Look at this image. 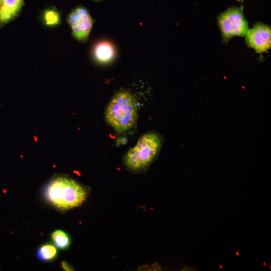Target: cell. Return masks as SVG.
I'll use <instances>...</instances> for the list:
<instances>
[{"label":"cell","mask_w":271,"mask_h":271,"mask_svg":"<svg viewBox=\"0 0 271 271\" xmlns=\"http://www.w3.org/2000/svg\"><path fill=\"white\" fill-rule=\"evenodd\" d=\"M51 238L56 245L59 248L65 249L70 244V238L63 231L56 230L51 234Z\"/></svg>","instance_id":"10"},{"label":"cell","mask_w":271,"mask_h":271,"mask_svg":"<svg viewBox=\"0 0 271 271\" xmlns=\"http://www.w3.org/2000/svg\"><path fill=\"white\" fill-rule=\"evenodd\" d=\"M239 1H241V0H238Z\"/></svg>","instance_id":"16"},{"label":"cell","mask_w":271,"mask_h":271,"mask_svg":"<svg viewBox=\"0 0 271 271\" xmlns=\"http://www.w3.org/2000/svg\"><path fill=\"white\" fill-rule=\"evenodd\" d=\"M57 254L56 247L49 244L41 246L37 251L38 257L42 260L48 261L53 259Z\"/></svg>","instance_id":"9"},{"label":"cell","mask_w":271,"mask_h":271,"mask_svg":"<svg viewBox=\"0 0 271 271\" xmlns=\"http://www.w3.org/2000/svg\"><path fill=\"white\" fill-rule=\"evenodd\" d=\"M127 142V139L124 138H119L117 140V144H124Z\"/></svg>","instance_id":"13"},{"label":"cell","mask_w":271,"mask_h":271,"mask_svg":"<svg viewBox=\"0 0 271 271\" xmlns=\"http://www.w3.org/2000/svg\"><path fill=\"white\" fill-rule=\"evenodd\" d=\"M246 42L256 53L266 52L271 47V30L270 27L257 24L248 29L246 34Z\"/></svg>","instance_id":"6"},{"label":"cell","mask_w":271,"mask_h":271,"mask_svg":"<svg viewBox=\"0 0 271 271\" xmlns=\"http://www.w3.org/2000/svg\"><path fill=\"white\" fill-rule=\"evenodd\" d=\"M162 144V139L156 132H149L143 134L125 155V165L135 171L146 169L159 154Z\"/></svg>","instance_id":"3"},{"label":"cell","mask_w":271,"mask_h":271,"mask_svg":"<svg viewBox=\"0 0 271 271\" xmlns=\"http://www.w3.org/2000/svg\"><path fill=\"white\" fill-rule=\"evenodd\" d=\"M62 267L65 270H72V267L66 262L63 261L62 262Z\"/></svg>","instance_id":"12"},{"label":"cell","mask_w":271,"mask_h":271,"mask_svg":"<svg viewBox=\"0 0 271 271\" xmlns=\"http://www.w3.org/2000/svg\"><path fill=\"white\" fill-rule=\"evenodd\" d=\"M95 1H100V0H95Z\"/></svg>","instance_id":"15"},{"label":"cell","mask_w":271,"mask_h":271,"mask_svg":"<svg viewBox=\"0 0 271 271\" xmlns=\"http://www.w3.org/2000/svg\"><path fill=\"white\" fill-rule=\"evenodd\" d=\"M47 200L56 208L65 210L81 205L87 192L80 184L66 177H58L50 181L44 189Z\"/></svg>","instance_id":"1"},{"label":"cell","mask_w":271,"mask_h":271,"mask_svg":"<svg viewBox=\"0 0 271 271\" xmlns=\"http://www.w3.org/2000/svg\"><path fill=\"white\" fill-rule=\"evenodd\" d=\"M67 20L73 37L80 42H86L93 24L87 10L83 7L75 8L69 14Z\"/></svg>","instance_id":"5"},{"label":"cell","mask_w":271,"mask_h":271,"mask_svg":"<svg viewBox=\"0 0 271 271\" xmlns=\"http://www.w3.org/2000/svg\"><path fill=\"white\" fill-rule=\"evenodd\" d=\"M43 17L46 25L49 26L57 25L60 22V15L55 10H46L44 13Z\"/></svg>","instance_id":"11"},{"label":"cell","mask_w":271,"mask_h":271,"mask_svg":"<svg viewBox=\"0 0 271 271\" xmlns=\"http://www.w3.org/2000/svg\"><path fill=\"white\" fill-rule=\"evenodd\" d=\"M24 0H3L0 5V25L12 20L21 10Z\"/></svg>","instance_id":"7"},{"label":"cell","mask_w":271,"mask_h":271,"mask_svg":"<svg viewBox=\"0 0 271 271\" xmlns=\"http://www.w3.org/2000/svg\"><path fill=\"white\" fill-rule=\"evenodd\" d=\"M218 22L225 40H229L235 36H244L248 30L242 7L228 9L220 15Z\"/></svg>","instance_id":"4"},{"label":"cell","mask_w":271,"mask_h":271,"mask_svg":"<svg viewBox=\"0 0 271 271\" xmlns=\"http://www.w3.org/2000/svg\"><path fill=\"white\" fill-rule=\"evenodd\" d=\"M2 1H3V0H0V5H1V4L2 3Z\"/></svg>","instance_id":"14"},{"label":"cell","mask_w":271,"mask_h":271,"mask_svg":"<svg viewBox=\"0 0 271 271\" xmlns=\"http://www.w3.org/2000/svg\"><path fill=\"white\" fill-rule=\"evenodd\" d=\"M94 54L96 59L99 62L107 63L113 58L115 51L111 43L106 41H102L98 43L95 46Z\"/></svg>","instance_id":"8"},{"label":"cell","mask_w":271,"mask_h":271,"mask_svg":"<svg viewBox=\"0 0 271 271\" xmlns=\"http://www.w3.org/2000/svg\"><path fill=\"white\" fill-rule=\"evenodd\" d=\"M105 117L107 123L119 133L128 131L138 117L137 102L129 92L122 91L114 95L108 103Z\"/></svg>","instance_id":"2"}]
</instances>
